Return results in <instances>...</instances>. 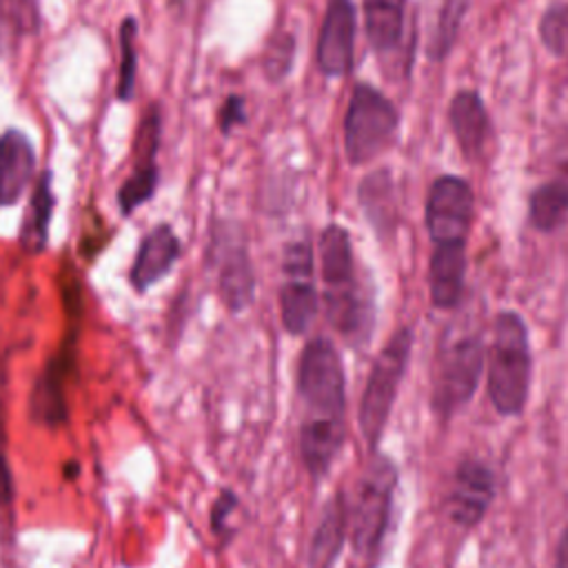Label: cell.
Masks as SVG:
<instances>
[{
    "instance_id": "d6a6232c",
    "label": "cell",
    "mask_w": 568,
    "mask_h": 568,
    "mask_svg": "<svg viewBox=\"0 0 568 568\" xmlns=\"http://www.w3.org/2000/svg\"><path fill=\"white\" fill-rule=\"evenodd\" d=\"M16 4L20 9V16L24 20L27 31H33L36 24H38V4H36V0H16Z\"/></svg>"
},
{
    "instance_id": "3957f363",
    "label": "cell",
    "mask_w": 568,
    "mask_h": 568,
    "mask_svg": "<svg viewBox=\"0 0 568 568\" xmlns=\"http://www.w3.org/2000/svg\"><path fill=\"white\" fill-rule=\"evenodd\" d=\"M532 348L524 315L501 308L493 320V337L486 351V393L501 417H519L530 397Z\"/></svg>"
},
{
    "instance_id": "f546056e",
    "label": "cell",
    "mask_w": 568,
    "mask_h": 568,
    "mask_svg": "<svg viewBox=\"0 0 568 568\" xmlns=\"http://www.w3.org/2000/svg\"><path fill=\"white\" fill-rule=\"evenodd\" d=\"M4 422H2V408H0V506L11 504L13 499V475H11V466L4 453Z\"/></svg>"
},
{
    "instance_id": "83f0119b",
    "label": "cell",
    "mask_w": 568,
    "mask_h": 568,
    "mask_svg": "<svg viewBox=\"0 0 568 568\" xmlns=\"http://www.w3.org/2000/svg\"><path fill=\"white\" fill-rule=\"evenodd\" d=\"M22 33L27 27L16 0H0V51L11 49Z\"/></svg>"
},
{
    "instance_id": "9c48e42d",
    "label": "cell",
    "mask_w": 568,
    "mask_h": 568,
    "mask_svg": "<svg viewBox=\"0 0 568 568\" xmlns=\"http://www.w3.org/2000/svg\"><path fill=\"white\" fill-rule=\"evenodd\" d=\"M80 315H82V311L67 313L69 331H67L60 348L42 366V373L38 375L31 397H29L31 419L47 428H58L69 417L67 384L78 364V320H80Z\"/></svg>"
},
{
    "instance_id": "1f68e13d",
    "label": "cell",
    "mask_w": 568,
    "mask_h": 568,
    "mask_svg": "<svg viewBox=\"0 0 568 568\" xmlns=\"http://www.w3.org/2000/svg\"><path fill=\"white\" fill-rule=\"evenodd\" d=\"M552 568H568V524L561 528L555 550H552Z\"/></svg>"
},
{
    "instance_id": "cb8c5ba5",
    "label": "cell",
    "mask_w": 568,
    "mask_h": 568,
    "mask_svg": "<svg viewBox=\"0 0 568 568\" xmlns=\"http://www.w3.org/2000/svg\"><path fill=\"white\" fill-rule=\"evenodd\" d=\"M158 186V166L155 162H140L135 164L133 173L126 178V182L118 191V204L124 215L133 213L138 206H142L146 200L153 197Z\"/></svg>"
},
{
    "instance_id": "7a4b0ae2",
    "label": "cell",
    "mask_w": 568,
    "mask_h": 568,
    "mask_svg": "<svg viewBox=\"0 0 568 568\" xmlns=\"http://www.w3.org/2000/svg\"><path fill=\"white\" fill-rule=\"evenodd\" d=\"M320 275L328 324L353 348L366 346L375 328V293L359 277L351 235L339 224H328L320 235Z\"/></svg>"
},
{
    "instance_id": "e0dca14e",
    "label": "cell",
    "mask_w": 568,
    "mask_h": 568,
    "mask_svg": "<svg viewBox=\"0 0 568 568\" xmlns=\"http://www.w3.org/2000/svg\"><path fill=\"white\" fill-rule=\"evenodd\" d=\"M348 537V497L339 490L322 508L308 544V568H335Z\"/></svg>"
},
{
    "instance_id": "277c9868",
    "label": "cell",
    "mask_w": 568,
    "mask_h": 568,
    "mask_svg": "<svg viewBox=\"0 0 568 568\" xmlns=\"http://www.w3.org/2000/svg\"><path fill=\"white\" fill-rule=\"evenodd\" d=\"M397 486L399 470L393 457L379 450L368 453L348 499V541L364 561L375 559L386 539Z\"/></svg>"
},
{
    "instance_id": "6da1fadb",
    "label": "cell",
    "mask_w": 568,
    "mask_h": 568,
    "mask_svg": "<svg viewBox=\"0 0 568 568\" xmlns=\"http://www.w3.org/2000/svg\"><path fill=\"white\" fill-rule=\"evenodd\" d=\"M297 399L302 408L297 448L313 479L328 475L346 439V373L337 346L317 335L297 359Z\"/></svg>"
},
{
    "instance_id": "8992f818",
    "label": "cell",
    "mask_w": 568,
    "mask_h": 568,
    "mask_svg": "<svg viewBox=\"0 0 568 568\" xmlns=\"http://www.w3.org/2000/svg\"><path fill=\"white\" fill-rule=\"evenodd\" d=\"M484 366L486 346L479 333H462L439 346L433 368L430 410L442 424H448L470 404L479 388Z\"/></svg>"
},
{
    "instance_id": "7c38bea8",
    "label": "cell",
    "mask_w": 568,
    "mask_h": 568,
    "mask_svg": "<svg viewBox=\"0 0 568 568\" xmlns=\"http://www.w3.org/2000/svg\"><path fill=\"white\" fill-rule=\"evenodd\" d=\"M213 262L217 264V284L226 306L237 313L253 302L255 275L244 240L237 233H222L213 240Z\"/></svg>"
},
{
    "instance_id": "ba28073f",
    "label": "cell",
    "mask_w": 568,
    "mask_h": 568,
    "mask_svg": "<svg viewBox=\"0 0 568 568\" xmlns=\"http://www.w3.org/2000/svg\"><path fill=\"white\" fill-rule=\"evenodd\" d=\"M280 317L288 335H304L320 308V293L315 284V255L311 240L297 237L286 242L282 253L280 282Z\"/></svg>"
},
{
    "instance_id": "4fadbf2b",
    "label": "cell",
    "mask_w": 568,
    "mask_h": 568,
    "mask_svg": "<svg viewBox=\"0 0 568 568\" xmlns=\"http://www.w3.org/2000/svg\"><path fill=\"white\" fill-rule=\"evenodd\" d=\"M355 7L351 0H328L317 40V64L324 75L339 78L353 67Z\"/></svg>"
},
{
    "instance_id": "4316f807",
    "label": "cell",
    "mask_w": 568,
    "mask_h": 568,
    "mask_svg": "<svg viewBox=\"0 0 568 568\" xmlns=\"http://www.w3.org/2000/svg\"><path fill=\"white\" fill-rule=\"evenodd\" d=\"M160 142V113L151 106L138 129L135 138V164L140 162H155V151Z\"/></svg>"
},
{
    "instance_id": "484cf974",
    "label": "cell",
    "mask_w": 568,
    "mask_h": 568,
    "mask_svg": "<svg viewBox=\"0 0 568 568\" xmlns=\"http://www.w3.org/2000/svg\"><path fill=\"white\" fill-rule=\"evenodd\" d=\"M293 49H295V40L288 33H277L264 55V69L266 75L271 80H282L293 62Z\"/></svg>"
},
{
    "instance_id": "ac0fdd59",
    "label": "cell",
    "mask_w": 568,
    "mask_h": 568,
    "mask_svg": "<svg viewBox=\"0 0 568 568\" xmlns=\"http://www.w3.org/2000/svg\"><path fill=\"white\" fill-rule=\"evenodd\" d=\"M448 120L453 135L466 158H477L488 138V113L486 106L475 91H457L448 106Z\"/></svg>"
},
{
    "instance_id": "8fae6325",
    "label": "cell",
    "mask_w": 568,
    "mask_h": 568,
    "mask_svg": "<svg viewBox=\"0 0 568 568\" xmlns=\"http://www.w3.org/2000/svg\"><path fill=\"white\" fill-rule=\"evenodd\" d=\"M497 495L495 470L479 457H462L450 475L448 493L444 499L448 519L462 528H477L490 510Z\"/></svg>"
},
{
    "instance_id": "4dcf8cb0",
    "label": "cell",
    "mask_w": 568,
    "mask_h": 568,
    "mask_svg": "<svg viewBox=\"0 0 568 568\" xmlns=\"http://www.w3.org/2000/svg\"><path fill=\"white\" fill-rule=\"evenodd\" d=\"M240 122H244V100L240 95H231L220 109V129L229 133Z\"/></svg>"
},
{
    "instance_id": "2e32d148",
    "label": "cell",
    "mask_w": 568,
    "mask_h": 568,
    "mask_svg": "<svg viewBox=\"0 0 568 568\" xmlns=\"http://www.w3.org/2000/svg\"><path fill=\"white\" fill-rule=\"evenodd\" d=\"M36 171V151L31 140L9 129L0 135V206L16 204L27 191Z\"/></svg>"
},
{
    "instance_id": "d4e9b609",
    "label": "cell",
    "mask_w": 568,
    "mask_h": 568,
    "mask_svg": "<svg viewBox=\"0 0 568 568\" xmlns=\"http://www.w3.org/2000/svg\"><path fill=\"white\" fill-rule=\"evenodd\" d=\"M539 36L552 55H568V2L550 4L539 20Z\"/></svg>"
},
{
    "instance_id": "52a82bcc",
    "label": "cell",
    "mask_w": 568,
    "mask_h": 568,
    "mask_svg": "<svg viewBox=\"0 0 568 568\" xmlns=\"http://www.w3.org/2000/svg\"><path fill=\"white\" fill-rule=\"evenodd\" d=\"M395 104L371 84L353 89L344 118V151L351 164H364L377 158L397 131Z\"/></svg>"
},
{
    "instance_id": "d6986e66",
    "label": "cell",
    "mask_w": 568,
    "mask_h": 568,
    "mask_svg": "<svg viewBox=\"0 0 568 568\" xmlns=\"http://www.w3.org/2000/svg\"><path fill=\"white\" fill-rule=\"evenodd\" d=\"M568 220V162L528 197V222L539 233H552Z\"/></svg>"
},
{
    "instance_id": "f1b7e54d",
    "label": "cell",
    "mask_w": 568,
    "mask_h": 568,
    "mask_svg": "<svg viewBox=\"0 0 568 568\" xmlns=\"http://www.w3.org/2000/svg\"><path fill=\"white\" fill-rule=\"evenodd\" d=\"M237 510V495L229 488H224L213 506H211V513H209V519H211V530L217 535V537H226L229 535V517Z\"/></svg>"
},
{
    "instance_id": "5b68a950",
    "label": "cell",
    "mask_w": 568,
    "mask_h": 568,
    "mask_svg": "<svg viewBox=\"0 0 568 568\" xmlns=\"http://www.w3.org/2000/svg\"><path fill=\"white\" fill-rule=\"evenodd\" d=\"M413 342L415 331L413 326L404 324L388 335L384 346L373 357L357 408V426L368 453L377 450L386 433L388 419L395 408V399L408 371Z\"/></svg>"
},
{
    "instance_id": "603a6c76",
    "label": "cell",
    "mask_w": 568,
    "mask_h": 568,
    "mask_svg": "<svg viewBox=\"0 0 568 568\" xmlns=\"http://www.w3.org/2000/svg\"><path fill=\"white\" fill-rule=\"evenodd\" d=\"M135 36H138V22L135 18L126 16L120 24L118 47H120V71H118V84L115 93L120 100L133 98L135 87V69H138V51H135Z\"/></svg>"
},
{
    "instance_id": "44dd1931",
    "label": "cell",
    "mask_w": 568,
    "mask_h": 568,
    "mask_svg": "<svg viewBox=\"0 0 568 568\" xmlns=\"http://www.w3.org/2000/svg\"><path fill=\"white\" fill-rule=\"evenodd\" d=\"M53 206H55V195H53V186H51V173L44 171L38 178V184L31 193L27 213L20 224V246L24 253L38 255L47 248Z\"/></svg>"
},
{
    "instance_id": "836d02e7",
    "label": "cell",
    "mask_w": 568,
    "mask_h": 568,
    "mask_svg": "<svg viewBox=\"0 0 568 568\" xmlns=\"http://www.w3.org/2000/svg\"><path fill=\"white\" fill-rule=\"evenodd\" d=\"M78 470H80V466H78L75 462H69V464L64 466V477H67V479H73V477L78 475Z\"/></svg>"
},
{
    "instance_id": "ffe728a7",
    "label": "cell",
    "mask_w": 568,
    "mask_h": 568,
    "mask_svg": "<svg viewBox=\"0 0 568 568\" xmlns=\"http://www.w3.org/2000/svg\"><path fill=\"white\" fill-rule=\"evenodd\" d=\"M359 206L373 226V231L386 240L393 235L397 226V204H395V191L393 180L388 171H375L368 173L359 184Z\"/></svg>"
},
{
    "instance_id": "30bf717a",
    "label": "cell",
    "mask_w": 568,
    "mask_h": 568,
    "mask_svg": "<svg viewBox=\"0 0 568 568\" xmlns=\"http://www.w3.org/2000/svg\"><path fill=\"white\" fill-rule=\"evenodd\" d=\"M473 215L475 193L464 178L439 175L433 180L424 206V224L433 246L466 244Z\"/></svg>"
},
{
    "instance_id": "7402d4cb",
    "label": "cell",
    "mask_w": 568,
    "mask_h": 568,
    "mask_svg": "<svg viewBox=\"0 0 568 568\" xmlns=\"http://www.w3.org/2000/svg\"><path fill=\"white\" fill-rule=\"evenodd\" d=\"M406 0H364V27L377 53L393 51L404 31Z\"/></svg>"
},
{
    "instance_id": "5bb4252c",
    "label": "cell",
    "mask_w": 568,
    "mask_h": 568,
    "mask_svg": "<svg viewBox=\"0 0 568 568\" xmlns=\"http://www.w3.org/2000/svg\"><path fill=\"white\" fill-rule=\"evenodd\" d=\"M466 244H437L426 268L428 300L437 311H455L466 288Z\"/></svg>"
},
{
    "instance_id": "9a60e30c",
    "label": "cell",
    "mask_w": 568,
    "mask_h": 568,
    "mask_svg": "<svg viewBox=\"0 0 568 568\" xmlns=\"http://www.w3.org/2000/svg\"><path fill=\"white\" fill-rule=\"evenodd\" d=\"M180 237L169 224L153 226L140 242L138 253L133 257L129 280L138 293L149 291L162 277L171 273L180 257Z\"/></svg>"
}]
</instances>
